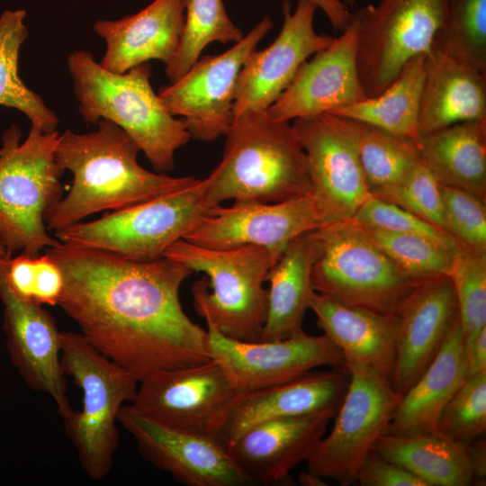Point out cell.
I'll list each match as a JSON object with an SVG mask.
<instances>
[{
	"label": "cell",
	"mask_w": 486,
	"mask_h": 486,
	"mask_svg": "<svg viewBox=\"0 0 486 486\" xmlns=\"http://www.w3.org/2000/svg\"><path fill=\"white\" fill-rule=\"evenodd\" d=\"M46 254L64 276L58 305L94 348L139 382L159 370L211 360L207 330L180 302V287L193 273L186 266L61 242Z\"/></svg>",
	"instance_id": "obj_1"
},
{
	"label": "cell",
	"mask_w": 486,
	"mask_h": 486,
	"mask_svg": "<svg viewBox=\"0 0 486 486\" xmlns=\"http://www.w3.org/2000/svg\"><path fill=\"white\" fill-rule=\"evenodd\" d=\"M97 124V130L88 133L66 130L59 134L56 158L64 170L72 173L73 181L67 195L45 214L49 230L179 190L195 179L145 169L138 162V145L122 128L107 120Z\"/></svg>",
	"instance_id": "obj_2"
},
{
	"label": "cell",
	"mask_w": 486,
	"mask_h": 486,
	"mask_svg": "<svg viewBox=\"0 0 486 486\" xmlns=\"http://www.w3.org/2000/svg\"><path fill=\"white\" fill-rule=\"evenodd\" d=\"M68 68L86 123L113 122L135 141L156 172L174 168L176 152L192 138L155 93L149 62L115 73L103 68L90 51L78 50L68 55Z\"/></svg>",
	"instance_id": "obj_3"
},
{
	"label": "cell",
	"mask_w": 486,
	"mask_h": 486,
	"mask_svg": "<svg viewBox=\"0 0 486 486\" xmlns=\"http://www.w3.org/2000/svg\"><path fill=\"white\" fill-rule=\"evenodd\" d=\"M225 148L208 180L215 205L227 200L278 202L311 194L305 152L289 122L266 112L233 120Z\"/></svg>",
	"instance_id": "obj_4"
},
{
	"label": "cell",
	"mask_w": 486,
	"mask_h": 486,
	"mask_svg": "<svg viewBox=\"0 0 486 486\" xmlns=\"http://www.w3.org/2000/svg\"><path fill=\"white\" fill-rule=\"evenodd\" d=\"M164 256L206 275L192 287L194 307L206 324L231 338L261 340L267 308L264 284L279 258L256 246L217 249L184 238Z\"/></svg>",
	"instance_id": "obj_5"
},
{
	"label": "cell",
	"mask_w": 486,
	"mask_h": 486,
	"mask_svg": "<svg viewBox=\"0 0 486 486\" xmlns=\"http://www.w3.org/2000/svg\"><path fill=\"white\" fill-rule=\"evenodd\" d=\"M58 130L44 133L31 127L22 141L11 125L0 146V245L12 255L39 256L60 243L48 233L45 214L61 198L64 168L56 158Z\"/></svg>",
	"instance_id": "obj_6"
},
{
	"label": "cell",
	"mask_w": 486,
	"mask_h": 486,
	"mask_svg": "<svg viewBox=\"0 0 486 486\" xmlns=\"http://www.w3.org/2000/svg\"><path fill=\"white\" fill-rule=\"evenodd\" d=\"M312 235L313 288L339 303L395 317L419 281L404 274L353 218L323 225Z\"/></svg>",
	"instance_id": "obj_7"
},
{
	"label": "cell",
	"mask_w": 486,
	"mask_h": 486,
	"mask_svg": "<svg viewBox=\"0 0 486 486\" xmlns=\"http://www.w3.org/2000/svg\"><path fill=\"white\" fill-rule=\"evenodd\" d=\"M60 362L82 391V409L62 418L82 468L93 480L110 472L119 444L120 409L131 402L139 381L94 348L81 333L62 332Z\"/></svg>",
	"instance_id": "obj_8"
},
{
	"label": "cell",
	"mask_w": 486,
	"mask_h": 486,
	"mask_svg": "<svg viewBox=\"0 0 486 486\" xmlns=\"http://www.w3.org/2000/svg\"><path fill=\"white\" fill-rule=\"evenodd\" d=\"M215 207L208 195L207 177L195 178L179 190L56 230L53 236L64 244L102 249L133 260H155L200 225Z\"/></svg>",
	"instance_id": "obj_9"
},
{
	"label": "cell",
	"mask_w": 486,
	"mask_h": 486,
	"mask_svg": "<svg viewBox=\"0 0 486 486\" xmlns=\"http://www.w3.org/2000/svg\"><path fill=\"white\" fill-rule=\"evenodd\" d=\"M349 374L333 428L306 461L307 470L339 485L356 483L359 470L378 439L388 433L401 399L392 380L358 363L344 360Z\"/></svg>",
	"instance_id": "obj_10"
},
{
	"label": "cell",
	"mask_w": 486,
	"mask_h": 486,
	"mask_svg": "<svg viewBox=\"0 0 486 486\" xmlns=\"http://www.w3.org/2000/svg\"><path fill=\"white\" fill-rule=\"evenodd\" d=\"M446 4L447 0H380L353 13L358 72L367 97L381 94L410 59L430 51Z\"/></svg>",
	"instance_id": "obj_11"
},
{
	"label": "cell",
	"mask_w": 486,
	"mask_h": 486,
	"mask_svg": "<svg viewBox=\"0 0 486 486\" xmlns=\"http://www.w3.org/2000/svg\"><path fill=\"white\" fill-rule=\"evenodd\" d=\"M305 152L321 226L352 219L372 196L358 152L356 121L325 112L292 120Z\"/></svg>",
	"instance_id": "obj_12"
},
{
	"label": "cell",
	"mask_w": 486,
	"mask_h": 486,
	"mask_svg": "<svg viewBox=\"0 0 486 486\" xmlns=\"http://www.w3.org/2000/svg\"><path fill=\"white\" fill-rule=\"evenodd\" d=\"M272 27L265 16L230 50L200 58L182 77L159 89L163 104L184 122L192 139L211 142L225 136L234 119L239 71Z\"/></svg>",
	"instance_id": "obj_13"
},
{
	"label": "cell",
	"mask_w": 486,
	"mask_h": 486,
	"mask_svg": "<svg viewBox=\"0 0 486 486\" xmlns=\"http://www.w3.org/2000/svg\"><path fill=\"white\" fill-rule=\"evenodd\" d=\"M214 360L149 374L139 382L130 405L166 427L215 437L237 397Z\"/></svg>",
	"instance_id": "obj_14"
},
{
	"label": "cell",
	"mask_w": 486,
	"mask_h": 486,
	"mask_svg": "<svg viewBox=\"0 0 486 486\" xmlns=\"http://www.w3.org/2000/svg\"><path fill=\"white\" fill-rule=\"evenodd\" d=\"M207 325L211 359L218 363L237 394L295 380L320 366H342V351L324 334L303 330L280 340L244 341Z\"/></svg>",
	"instance_id": "obj_15"
},
{
	"label": "cell",
	"mask_w": 486,
	"mask_h": 486,
	"mask_svg": "<svg viewBox=\"0 0 486 486\" xmlns=\"http://www.w3.org/2000/svg\"><path fill=\"white\" fill-rule=\"evenodd\" d=\"M317 9L310 0H298L292 12L290 2H284V22L279 34L266 48L254 50L239 71L234 119L248 112H266L289 86L300 66L329 45L334 37L314 29Z\"/></svg>",
	"instance_id": "obj_16"
},
{
	"label": "cell",
	"mask_w": 486,
	"mask_h": 486,
	"mask_svg": "<svg viewBox=\"0 0 486 486\" xmlns=\"http://www.w3.org/2000/svg\"><path fill=\"white\" fill-rule=\"evenodd\" d=\"M117 420L134 438L145 460L184 485H250L227 448L213 436L166 427L130 404L120 409Z\"/></svg>",
	"instance_id": "obj_17"
},
{
	"label": "cell",
	"mask_w": 486,
	"mask_h": 486,
	"mask_svg": "<svg viewBox=\"0 0 486 486\" xmlns=\"http://www.w3.org/2000/svg\"><path fill=\"white\" fill-rule=\"evenodd\" d=\"M321 227L311 194L278 202L220 205L184 239L210 248H263L279 258L296 237Z\"/></svg>",
	"instance_id": "obj_18"
},
{
	"label": "cell",
	"mask_w": 486,
	"mask_h": 486,
	"mask_svg": "<svg viewBox=\"0 0 486 486\" xmlns=\"http://www.w3.org/2000/svg\"><path fill=\"white\" fill-rule=\"evenodd\" d=\"M10 257L0 259V299L11 361L32 390L52 398L64 418L73 409L60 362L62 332L42 305L22 299L10 287L5 278Z\"/></svg>",
	"instance_id": "obj_19"
},
{
	"label": "cell",
	"mask_w": 486,
	"mask_h": 486,
	"mask_svg": "<svg viewBox=\"0 0 486 486\" xmlns=\"http://www.w3.org/2000/svg\"><path fill=\"white\" fill-rule=\"evenodd\" d=\"M366 97L358 72L356 26L352 15L338 37L300 66L266 113L273 120L289 122L332 112Z\"/></svg>",
	"instance_id": "obj_20"
},
{
	"label": "cell",
	"mask_w": 486,
	"mask_h": 486,
	"mask_svg": "<svg viewBox=\"0 0 486 486\" xmlns=\"http://www.w3.org/2000/svg\"><path fill=\"white\" fill-rule=\"evenodd\" d=\"M459 318L452 279L440 274L419 280L395 315L396 356L392 384L403 395L442 347Z\"/></svg>",
	"instance_id": "obj_21"
},
{
	"label": "cell",
	"mask_w": 486,
	"mask_h": 486,
	"mask_svg": "<svg viewBox=\"0 0 486 486\" xmlns=\"http://www.w3.org/2000/svg\"><path fill=\"white\" fill-rule=\"evenodd\" d=\"M336 413L328 410L258 423L227 450L250 485L280 484L310 458Z\"/></svg>",
	"instance_id": "obj_22"
},
{
	"label": "cell",
	"mask_w": 486,
	"mask_h": 486,
	"mask_svg": "<svg viewBox=\"0 0 486 486\" xmlns=\"http://www.w3.org/2000/svg\"><path fill=\"white\" fill-rule=\"evenodd\" d=\"M342 366L311 371L279 385L237 395L215 438L227 448L258 423L328 410L338 411L349 382V374Z\"/></svg>",
	"instance_id": "obj_23"
},
{
	"label": "cell",
	"mask_w": 486,
	"mask_h": 486,
	"mask_svg": "<svg viewBox=\"0 0 486 486\" xmlns=\"http://www.w3.org/2000/svg\"><path fill=\"white\" fill-rule=\"evenodd\" d=\"M184 22L183 0H153L134 14L98 20L94 31L106 43L99 63L115 73L153 59L167 65L177 50Z\"/></svg>",
	"instance_id": "obj_24"
},
{
	"label": "cell",
	"mask_w": 486,
	"mask_h": 486,
	"mask_svg": "<svg viewBox=\"0 0 486 486\" xmlns=\"http://www.w3.org/2000/svg\"><path fill=\"white\" fill-rule=\"evenodd\" d=\"M484 118L486 73L434 43L425 55L418 115L420 135Z\"/></svg>",
	"instance_id": "obj_25"
},
{
	"label": "cell",
	"mask_w": 486,
	"mask_h": 486,
	"mask_svg": "<svg viewBox=\"0 0 486 486\" xmlns=\"http://www.w3.org/2000/svg\"><path fill=\"white\" fill-rule=\"evenodd\" d=\"M310 309L318 327L350 360L392 380L396 356L395 317L339 303L315 293Z\"/></svg>",
	"instance_id": "obj_26"
},
{
	"label": "cell",
	"mask_w": 486,
	"mask_h": 486,
	"mask_svg": "<svg viewBox=\"0 0 486 486\" xmlns=\"http://www.w3.org/2000/svg\"><path fill=\"white\" fill-rule=\"evenodd\" d=\"M466 378L464 340L458 318L433 361L401 396L388 434L436 433L446 406Z\"/></svg>",
	"instance_id": "obj_27"
},
{
	"label": "cell",
	"mask_w": 486,
	"mask_h": 486,
	"mask_svg": "<svg viewBox=\"0 0 486 486\" xmlns=\"http://www.w3.org/2000/svg\"><path fill=\"white\" fill-rule=\"evenodd\" d=\"M317 254L312 230L293 238L268 272L267 308L261 340H280L303 330L315 290L311 268Z\"/></svg>",
	"instance_id": "obj_28"
},
{
	"label": "cell",
	"mask_w": 486,
	"mask_h": 486,
	"mask_svg": "<svg viewBox=\"0 0 486 486\" xmlns=\"http://www.w3.org/2000/svg\"><path fill=\"white\" fill-rule=\"evenodd\" d=\"M418 148L439 185L486 202V118L421 135Z\"/></svg>",
	"instance_id": "obj_29"
},
{
	"label": "cell",
	"mask_w": 486,
	"mask_h": 486,
	"mask_svg": "<svg viewBox=\"0 0 486 486\" xmlns=\"http://www.w3.org/2000/svg\"><path fill=\"white\" fill-rule=\"evenodd\" d=\"M374 450L402 466L427 486H467L474 482L468 446L437 433L385 434Z\"/></svg>",
	"instance_id": "obj_30"
},
{
	"label": "cell",
	"mask_w": 486,
	"mask_h": 486,
	"mask_svg": "<svg viewBox=\"0 0 486 486\" xmlns=\"http://www.w3.org/2000/svg\"><path fill=\"white\" fill-rule=\"evenodd\" d=\"M425 75V55L407 62L378 95L341 107L331 113L409 139L419 145L418 115Z\"/></svg>",
	"instance_id": "obj_31"
},
{
	"label": "cell",
	"mask_w": 486,
	"mask_h": 486,
	"mask_svg": "<svg viewBox=\"0 0 486 486\" xmlns=\"http://www.w3.org/2000/svg\"><path fill=\"white\" fill-rule=\"evenodd\" d=\"M25 17L23 9L6 10L0 15V106L22 112L31 127L51 133L57 130L58 116L19 74L20 50L29 36Z\"/></svg>",
	"instance_id": "obj_32"
},
{
	"label": "cell",
	"mask_w": 486,
	"mask_h": 486,
	"mask_svg": "<svg viewBox=\"0 0 486 486\" xmlns=\"http://www.w3.org/2000/svg\"><path fill=\"white\" fill-rule=\"evenodd\" d=\"M356 122L358 152L365 185L373 197L387 201L422 161L418 146L409 139Z\"/></svg>",
	"instance_id": "obj_33"
},
{
	"label": "cell",
	"mask_w": 486,
	"mask_h": 486,
	"mask_svg": "<svg viewBox=\"0 0 486 486\" xmlns=\"http://www.w3.org/2000/svg\"><path fill=\"white\" fill-rule=\"evenodd\" d=\"M184 22L177 50L166 65L170 83L182 77L212 42H234L244 33L230 20L222 0H183Z\"/></svg>",
	"instance_id": "obj_34"
},
{
	"label": "cell",
	"mask_w": 486,
	"mask_h": 486,
	"mask_svg": "<svg viewBox=\"0 0 486 486\" xmlns=\"http://www.w3.org/2000/svg\"><path fill=\"white\" fill-rule=\"evenodd\" d=\"M449 275L455 292L466 347L486 328V250L457 241Z\"/></svg>",
	"instance_id": "obj_35"
},
{
	"label": "cell",
	"mask_w": 486,
	"mask_h": 486,
	"mask_svg": "<svg viewBox=\"0 0 486 486\" xmlns=\"http://www.w3.org/2000/svg\"><path fill=\"white\" fill-rule=\"evenodd\" d=\"M434 43L486 73V0H447Z\"/></svg>",
	"instance_id": "obj_36"
},
{
	"label": "cell",
	"mask_w": 486,
	"mask_h": 486,
	"mask_svg": "<svg viewBox=\"0 0 486 486\" xmlns=\"http://www.w3.org/2000/svg\"><path fill=\"white\" fill-rule=\"evenodd\" d=\"M364 227L378 247L408 276L421 280L450 274L455 251L424 237Z\"/></svg>",
	"instance_id": "obj_37"
},
{
	"label": "cell",
	"mask_w": 486,
	"mask_h": 486,
	"mask_svg": "<svg viewBox=\"0 0 486 486\" xmlns=\"http://www.w3.org/2000/svg\"><path fill=\"white\" fill-rule=\"evenodd\" d=\"M486 430V371L465 379L446 406L436 433L468 446Z\"/></svg>",
	"instance_id": "obj_38"
},
{
	"label": "cell",
	"mask_w": 486,
	"mask_h": 486,
	"mask_svg": "<svg viewBox=\"0 0 486 486\" xmlns=\"http://www.w3.org/2000/svg\"><path fill=\"white\" fill-rule=\"evenodd\" d=\"M353 219L368 228L424 237L453 251L457 248L456 239L445 230L398 205L373 196Z\"/></svg>",
	"instance_id": "obj_39"
},
{
	"label": "cell",
	"mask_w": 486,
	"mask_h": 486,
	"mask_svg": "<svg viewBox=\"0 0 486 486\" xmlns=\"http://www.w3.org/2000/svg\"><path fill=\"white\" fill-rule=\"evenodd\" d=\"M385 202L398 205L448 233L440 186L422 161Z\"/></svg>",
	"instance_id": "obj_40"
},
{
	"label": "cell",
	"mask_w": 486,
	"mask_h": 486,
	"mask_svg": "<svg viewBox=\"0 0 486 486\" xmlns=\"http://www.w3.org/2000/svg\"><path fill=\"white\" fill-rule=\"evenodd\" d=\"M439 186L448 233L460 243L486 250V202L465 191Z\"/></svg>",
	"instance_id": "obj_41"
},
{
	"label": "cell",
	"mask_w": 486,
	"mask_h": 486,
	"mask_svg": "<svg viewBox=\"0 0 486 486\" xmlns=\"http://www.w3.org/2000/svg\"><path fill=\"white\" fill-rule=\"evenodd\" d=\"M356 482L361 486H427L410 472L374 449L362 464Z\"/></svg>",
	"instance_id": "obj_42"
},
{
	"label": "cell",
	"mask_w": 486,
	"mask_h": 486,
	"mask_svg": "<svg viewBox=\"0 0 486 486\" xmlns=\"http://www.w3.org/2000/svg\"><path fill=\"white\" fill-rule=\"evenodd\" d=\"M64 288V276L58 265L46 253L35 257L32 302L58 305Z\"/></svg>",
	"instance_id": "obj_43"
},
{
	"label": "cell",
	"mask_w": 486,
	"mask_h": 486,
	"mask_svg": "<svg viewBox=\"0 0 486 486\" xmlns=\"http://www.w3.org/2000/svg\"><path fill=\"white\" fill-rule=\"evenodd\" d=\"M464 363L467 377L486 371V328L464 347Z\"/></svg>",
	"instance_id": "obj_44"
},
{
	"label": "cell",
	"mask_w": 486,
	"mask_h": 486,
	"mask_svg": "<svg viewBox=\"0 0 486 486\" xmlns=\"http://www.w3.org/2000/svg\"><path fill=\"white\" fill-rule=\"evenodd\" d=\"M320 8L337 31H344L352 20L353 13L341 0H310Z\"/></svg>",
	"instance_id": "obj_45"
},
{
	"label": "cell",
	"mask_w": 486,
	"mask_h": 486,
	"mask_svg": "<svg viewBox=\"0 0 486 486\" xmlns=\"http://www.w3.org/2000/svg\"><path fill=\"white\" fill-rule=\"evenodd\" d=\"M468 452L473 480L485 482L486 478V444L485 440H475L468 445Z\"/></svg>",
	"instance_id": "obj_46"
},
{
	"label": "cell",
	"mask_w": 486,
	"mask_h": 486,
	"mask_svg": "<svg viewBox=\"0 0 486 486\" xmlns=\"http://www.w3.org/2000/svg\"><path fill=\"white\" fill-rule=\"evenodd\" d=\"M323 480V478L309 472L308 470L300 474V483L305 486L326 485Z\"/></svg>",
	"instance_id": "obj_47"
},
{
	"label": "cell",
	"mask_w": 486,
	"mask_h": 486,
	"mask_svg": "<svg viewBox=\"0 0 486 486\" xmlns=\"http://www.w3.org/2000/svg\"><path fill=\"white\" fill-rule=\"evenodd\" d=\"M9 256H12V255H10V254L4 249V248L2 245H0V259H1V258H4V257Z\"/></svg>",
	"instance_id": "obj_48"
},
{
	"label": "cell",
	"mask_w": 486,
	"mask_h": 486,
	"mask_svg": "<svg viewBox=\"0 0 486 486\" xmlns=\"http://www.w3.org/2000/svg\"><path fill=\"white\" fill-rule=\"evenodd\" d=\"M342 1L347 7L350 8L355 5L356 0H342Z\"/></svg>",
	"instance_id": "obj_49"
}]
</instances>
